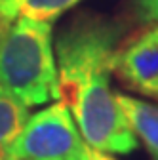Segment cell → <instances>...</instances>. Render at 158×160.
Segmentation results:
<instances>
[{"mask_svg":"<svg viewBox=\"0 0 158 160\" xmlns=\"http://www.w3.org/2000/svg\"><path fill=\"white\" fill-rule=\"evenodd\" d=\"M124 32L126 27L111 17L80 13L59 32L53 48L59 99L71 111L86 145L107 154H128L137 147L111 88Z\"/></svg>","mask_w":158,"mask_h":160,"instance_id":"obj_1","label":"cell"},{"mask_svg":"<svg viewBox=\"0 0 158 160\" xmlns=\"http://www.w3.org/2000/svg\"><path fill=\"white\" fill-rule=\"evenodd\" d=\"M0 88L27 107L59 101L53 23L17 17L0 36Z\"/></svg>","mask_w":158,"mask_h":160,"instance_id":"obj_2","label":"cell"},{"mask_svg":"<svg viewBox=\"0 0 158 160\" xmlns=\"http://www.w3.org/2000/svg\"><path fill=\"white\" fill-rule=\"evenodd\" d=\"M86 141L82 139L76 122L59 101L48 105L29 116L13 143L4 151V160H76Z\"/></svg>","mask_w":158,"mask_h":160,"instance_id":"obj_3","label":"cell"},{"mask_svg":"<svg viewBox=\"0 0 158 160\" xmlns=\"http://www.w3.org/2000/svg\"><path fill=\"white\" fill-rule=\"evenodd\" d=\"M114 74L145 97L158 99V25H152L120 44Z\"/></svg>","mask_w":158,"mask_h":160,"instance_id":"obj_4","label":"cell"},{"mask_svg":"<svg viewBox=\"0 0 158 160\" xmlns=\"http://www.w3.org/2000/svg\"><path fill=\"white\" fill-rule=\"evenodd\" d=\"M116 101L122 107L135 137L141 139L151 158L158 160V103H149L120 92H116Z\"/></svg>","mask_w":158,"mask_h":160,"instance_id":"obj_5","label":"cell"},{"mask_svg":"<svg viewBox=\"0 0 158 160\" xmlns=\"http://www.w3.org/2000/svg\"><path fill=\"white\" fill-rule=\"evenodd\" d=\"M82 0H0V23L10 25L17 17H32L40 21H55V19L72 10Z\"/></svg>","mask_w":158,"mask_h":160,"instance_id":"obj_6","label":"cell"},{"mask_svg":"<svg viewBox=\"0 0 158 160\" xmlns=\"http://www.w3.org/2000/svg\"><path fill=\"white\" fill-rule=\"evenodd\" d=\"M29 116L31 114L27 105H23L4 88H0V156L21 133Z\"/></svg>","mask_w":158,"mask_h":160,"instance_id":"obj_7","label":"cell"},{"mask_svg":"<svg viewBox=\"0 0 158 160\" xmlns=\"http://www.w3.org/2000/svg\"><path fill=\"white\" fill-rule=\"evenodd\" d=\"M133 10L141 21L158 25V0H135Z\"/></svg>","mask_w":158,"mask_h":160,"instance_id":"obj_8","label":"cell"},{"mask_svg":"<svg viewBox=\"0 0 158 160\" xmlns=\"http://www.w3.org/2000/svg\"><path fill=\"white\" fill-rule=\"evenodd\" d=\"M76 160H116L112 154H107V152H101V151H95L91 149L90 145H84L80 156H78Z\"/></svg>","mask_w":158,"mask_h":160,"instance_id":"obj_9","label":"cell"},{"mask_svg":"<svg viewBox=\"0 0 158 160\" xmlns=\"http://www.w3.org/2000/svg\"><path fill=\"white\" fill-rule=\"evenodd\" d=\"M0 160H4V158H2V156H0Z\"/></svg>","mask_w":158,"mask_h":160,"instance_id":"obj_10","label":"cell"}]
</instances>
